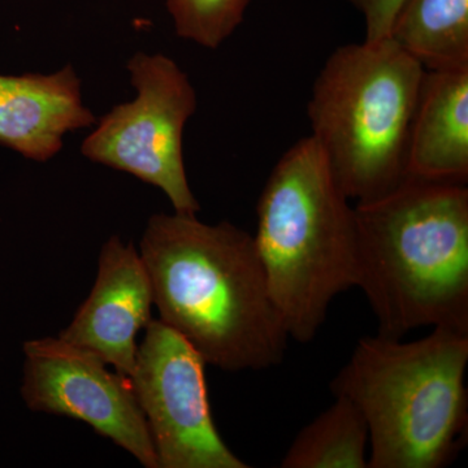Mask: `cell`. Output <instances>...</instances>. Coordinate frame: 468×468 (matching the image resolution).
<instances>
[{"label":"cell","mask_w":468,"mask_h":468,"mask_svg":"<svg viewBox=\"0 0 468 468\" xmlns=\"http://www.w3.org/2000/svg\"><path fill=\"white\" fill-rule=\"evenodd\" d=\"M140 255L160 320L206 365L261 371L285 358L289 335L268 288L252 234L197 214H155Z\"/></svg>","instance_id":"6da1fadb"},{"label":"cell","mask_w":468,"mask_h":468,"mask_svg":"<svg viewBox=\"0 0 468 468\" xmlns=\"http://www.w3.org/2000/svg\"><path fill=\"white\" fill-rule=\"evenodd\" d=\"M356 288L378 335L402 338L423 326L468 335V189L408 177L356 202Z\"/></svg>","instance_id":"7a4b0ae2"},{"label":"cell","mask_w":468,"mask_h":468,"mask_svg":"<svg viewBox=\"0 0 468 468\" xmlns=\"http://www.w3.org/2000/svg\"><path fill=\"white\" fill-rule=\"evenodd\" d=\"M468 335L433 328L417 341L360 338L331 381L368 427V468H442L467 441Z\"/></svg>","instance_id":"3957f363"},{"label":"cell","mask_w":468,"mask_h":468,"mask_svg":"<svg viewBox=\"0 0 468 468\" xmlns=\"http://www.w3.org/2000/svg\"><path fill=\"white\" fill-rule=\"evenodd\" d=\"M254 242L289 337L306 344L356 286V215L310 137L286 150L257 205Z\"/></svg>","instance_id":"277c9868"},{"label":"cell","mask_w":468,"mask_h":468,"mask_svg":"<svg viewBox=\"0 0 468 468\" xmlns=\"http://www.w3.org/2000/svg\"><path fill=\"white\" fill-rule=\"evenodd\" d=\"M426 72L389 38L347 43L326 58L307 104L310 137L349 199L371 201L409 177Z\"/></svg>","instance_id":"5b68a950"},{"label":"cell","mask_w":468,"mask_h":468,"mask_svg":"<svg viewBox=\"0 0 468 468\" xmlns=\"http://www.w3.org/2000/svg\"><path fill=\"white\" fill-rule=\"evenodd\" d=\"M134 100L117 104L81 144L97 165L125 172L158 187L175 212L201 209L184 162V131L197 111V92L174 58L135 52L126 64Z\"/></svg>","instance_id":"8992f818"},{"label":"cell","mask_w":468,"mask_h":468,"mask_svg":"<svg viewBox=\"0 0 468 468\" xmlns=\"http://www.w3.org/2000/svg\"><path fill=\"white\" fill-rule=\"evenodd\" d=\"M144 329L129 378L159 468H248L218 435L201 354L160 319Z\"/></svg>","instance_id":"52a82bcc"},{"label":"cell","mask_w":468,"mask_h":468,"mask_svg":"<svg viewBox=\"0 0 468 468\" xmlns=\"http://www.w3.org/2000/svg\"><path fill=\"white\" fill-rule=\"evenodd\" d=\"M23 351L21 397L27 409L84 421L144 467L159 468L131 378L111 372L100 356L60 337L27 341Z\"/></svg>","instance_id":"ba28073f"},{"label":"cell","mask_w":468,"mask_h":468,"mask_svg":"<svg viewBox=\"0 0 468 468\" xmlns=\"http://www.w3.org/2000/svg\"><path fill=\"white\" fill-rule=\"evenodd\" d=\"M154 298L149 273L132 242L112 236L104 243L90 294L58 337L91 351L131 378L138 332L151 322Z\"/></svg>","instance_id":"9c48e42d"},{"label":"cell","mask_w":468,"mask_h":468,"mask_svg":"<svg viewBox=\"0 0 468 468\" xmlns=\"http://www.w3.org/2000/svg\"><path fill=\"white\" fill-rule=\"evenodd\" d=\"M95 122L70 64L50 75H0V144L24 158L48 162L63 150L67 134Z\"/></svg>","instance_id":"30bf717a"},{"label":"cell","mask_w":468,"mask_h":468,"mask_svg":"<svg viewBox=\"0 0 468 468\" xmlns=\"http://www.w3.org/2000/svg\"><path fill=\"white\" fill-rule=\"evenodd\" d=\"M409 177L468 180V68L426 72L408 144Z\"/></svg>","instance_id":"8fae6325"},{"label":"cell","mask_w":468,"mask_h":468,"mask_svg":"<svg viewBox=\"0 0 468 468\" xmlns=\"http://www.w3.org/2000/svg\"><path fill=\"white\" fill-rule=\"evenodd\" d=\"M388 38L428 72L468 68V0H403Z\"/></svg>","instance_id":"7c38bea8"},{"label":"cell","mask_w":468,"mask_h":468,"mask_svg":"<svg viewBox=\"0 0 468 468\" xmlns=\"http://www.w3.org/2000/svg\"><path fill=\"white\" fill-rule=\"evenodd\" d=\"M335 401L298 433L280 466L284 468H368V427L350 399Z\"/></svg>","instance_id":"4fadbf2b"},{"label":"cell","mask_w":468,"mask_h":468,"mask_svg":"<svg viewBox=\"0 0 468 468\" xmlns=\"http://www.w3.org/2000/svg\"><path fill=\"white\" fill-rule=\"evenodd\" d=\"M251 0H165L176 34L217 50L241 26Z\"/></svg>","instance_id":"5bb4252c"},{"label":"cell","mask_w":468,"mask_h":468,"mask_svg":"<svg viewBox=\"0 0 468 468\" xmlns=\"http://www.w3.org/2000/svg\"><path fill=\"white\" fill-rule=\"evenodd\" d=\"M365 20L366 41L388 38L403 0H347Z\"/></svg>","instance_id":"9a60e30c"}]
</instances>
